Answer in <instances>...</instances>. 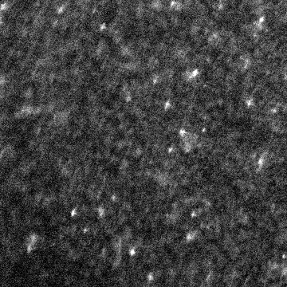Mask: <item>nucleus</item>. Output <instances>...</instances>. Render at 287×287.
<instances>
[{
	"label": "nucleus",
	"instance_id": "f257e3e1",
	"mask_svg": "<svg viewBox=\"0 0 287 287\" xmlns=\"http://www.w3.org/2000/svg\"><path fill=\"white\" fill-rule=\"evenodd\" d=\"M42 236L36 232H30L23 239V247L27 254H31L38 251L42 244Z\"/></svg>",
	"mask_w": 287,
	"mask_h": 287
}]
</instances>
